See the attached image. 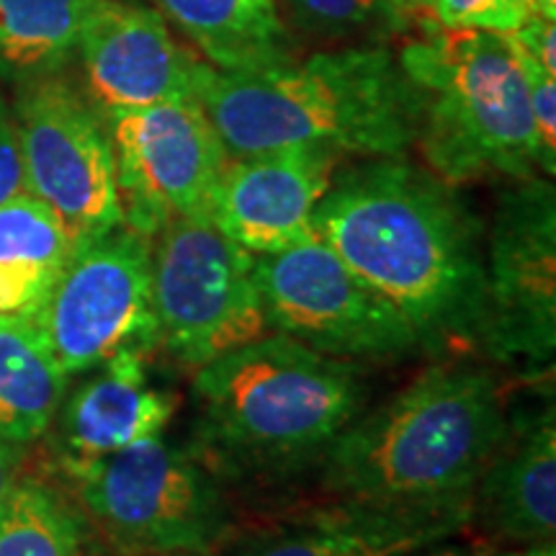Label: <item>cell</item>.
I'll return each instance as SVG.
<instances>
[{
    "instance_id": "1",
    "label": "cell",
    "mask_w": 556,
    "mask_h": 556,
    "mask_svg": "<svg viewBox=\"0 0 556 556\" xmlns=\"http://www.w3.org/2000/svg\"><path fill=\"white\" fill-rule=\"evenodd\" d=\"M317 238L413 325L422 353L479 356L486 325V225L458 186L407 155L336 173Z\"/></svg>"
},
{
    "instance_id": "2",
    "label": "cell",
    "mask_w": 556,
    "mask_h": 556,
    "mask_svg": "<svg viewBox=\"0 0 556 556\" xmlns=\"http://www.w3.org/2000/svg\"><path fill=\"white\" fill-rule=\"evenodd\" d=\"M366 368L268 332L193 371L189 454L225 486L317 469L366 407Z\"/></svg>"
},
{
    "instance_id": "3",
    "label": "cell",
    "mask_w": 556,
    "mask_h": 556,
    "mask_svg": "<svg viewBox=\"0 0 556 556\" xmlns=\"http://www.w3.org/2000/svg\"><path fill=\"white\" fill-rule=\"evenodd\" d=\"M507 402L490 361L438 358L392 400L361 409L319 462V486L377 505L471 507Z\"/></svg>"
},
{
    "instance_id": "4",
    "label": "cell",
    "mask_w": 556,
    "mask_h": 556,
    "mask_svg": "<svg viewBox=\"0 0 556 556\" xmlns=\"http://www.w3.org/2000/svg\"><path fill=\"white\" fill-rule=\"evenodd\" d=\"M199 103L229 157L283 148L397 157L415 148L420 103L384 45L343 47L253 70H208Z\"/></svg>"
},
{
    "instance_id": "5",
    "label": "cell",
    "mask_w": 556,
    "mask_h": 556,
    "mask_svg": "<svg viewBox=\"0 0 556 556\" xmlns=\"http://www.w3.org/2000/svg\"><path fill=\"white\" fill-rule=\"evenodd\" d=\"M397 60L420 103L415 144L438 178L464 186L544 176L526 83L505 34L443 29L430 16Z\"/></svg>"
},
{
    "instance_id": "6",
    "label": "cell",
    "mask_w": 556,
    "mask_h": 556,
    "mask_svg": "<svg viewBox=\"0 0 556 556\" xmlns=\"http://www.w3.org/2000/svg\"><path fill=\"white\" fill-rule=\"evenodd\" d=\"M62 477L114 556H214L238 528L227 486L163 433Z\"/></svg>"
},
{
    "instance_id": "7",
    "label": "cell",
    "mask_w": 556,
    "mask_h": 556,
    "mask_svg": "<svg viewBox=\"0 0 556 556\" xmlns=\"http://www.w3.org/2000/svg\"><path fill=\"white\" fill-rule=\"evenodd\" d=\"M255 255L208 219H176L152 238L157 351L191 368L266 338Z\"/></svg>"
},
{
    "instance_id": "8",
    "label": "cell",
    "mask_w": 556,
    "mask_h": 556,
    "mask_svg": "<svg viewBox=\"0 0 556 556\" xmlns=\"http://www.w3.org/2000/svg\"><path fill=\"white\" fill-rule=\"evenodd\" d=\"M253 274L270 332L358 366L422 353L405 315L319 238L255 255Z\"/></svg>"
},
{
    "instance_id": "9",
    "label": "cell",
    "mask_w": 556,
    "mask_h": 556,
    "mask_svg": "<svg viewBox=\"0 0 556 556\" xmlns=\"http://www.w3.org/2000/svg\"><path fill=\"white\" fill-rule=\"evenodd\" d=\"M479 356L523 379L554 377L556 193L546 176L510 180L486 227V325Z\"/></svg>"
},
{
    "instance_id": "10",
    "label": "cell",
    "mask_w": 556,
    "mask_h": 556,
    "mask_svg": "<svg viewBox=\"0 0 556 556\" xmlns=\"http://www.w3.org/2000/svg\"><path fill=\"white\" fill-rule=\"evenodd\" d=\"M13 101L24 191L65 222L75 245L124 225L106 116L65 73L18 83Z\"/></svg>"
},
{
    "instance_id": "11",
    "label": "cell",
    "mask_w": 556,
    "mask_h": 556,
    "mask_svg": "<svg viewBox=\"0 0 556 556\" xmlns=\"http://www.w3.org/2000/svg\"><path fill=\"white\" fill-rule=\"evenodd\" d=\"M39 330L67 377L127 351L155 353L152 240L119 225L75 248Z\"/></svg>"
},
{
    "instance_id": "12",
    "label": "cell",
    "mask_w": 556,
    "mask_h": 556,
    "mask_svg": "<svg viewBox=\"0 0 556 556\" xmlns=\"http://www.w3.org/2000/svg\"><path fill=\"white\" fill-rule=\"evenodd\" d=\"M109 129L124 225L152 240L176 219L212 222L229 152L197 99L116 114Z\"/></svg>"
},
{
    "instance_id": "13",
    "label": "cell",
    "mask_w": 556,
    "mask_h": 556,
    "mask_svg": "<svg viewBox=\"0 0 556 556\" xmlns=\"http://www.w3.org/2000/svg\"><path fill=\"white\" fill-rule=\"evenodd\" d=\"M75 60L80 88L106 122L165 101H199L201 83L212 70L176 41L155 9L119 0H101L90 13Z\"/></svg>"
},
{
    "instance_id": "14",
    "label": "cell",
    "mask_w": 556,
    "mask_h": 556,
    "mask_svg": "<svg viewBox=\"0 0 556 556\" xmlns=\"http://www.w3.org/2000/svg\"><path fill=\"white\" fill-rule=\"evenodd\" d=\"M471 528V507H407L330 497L235 528L225 556H409Z\"/></svg>"
},
{
    "instance_id": "15",
    "label": "cell",
    "mask_w": 556,
    "mask_h": 556,
    "mask_svg": "<svg viewBox=\"0 0 556 556\" xmlns=\"http://www.w3.org/2000/svg\"><path fill=\"white\" fill-rule=\"evenodd\" d=\"M526 381L528 400L507 402L505 430L471 492V526L490 544L539 546L556 536L554 377Z\"/></svg>"
},
{
    "instance_id": "16",
    "label": "cell",
    "mask_w": 556,
    "mask_h": 556,
    "mask_svg": "<svg viewBox=\"0 0 556 556\" xmlns=\"http://www.w3.org/2000/svg\"><path fill=\"white\" fill-rule=\"evenodd\" d=\"M343 155L328 148H283L229 157L212 199V225L253 255L315 240V212Z\"/></svg>"
},
{
    "instance_id": "17",
    "label": "cell",
    "mask_w": 556,
    "mask_h": 556,
    "mask_svg": "<svg viewBox=\"0 0 556 556\" xmlns=\"http://www.w3.org/2000/svg\"><path fill=\"white\" fill-rule=\"evenodd\" d=\"M144 353L127 351L67 387L52 417L50 448L62 475L88 467L168 428L176 400L152 384Z\"/></svg>"
},
{
    "instance_id": "18",
    "label": "cell",
    "mask_w": 556,
    "mask_h": 556,
    "mask_svg": "<svg viewBox=\"0 0 556 556\" xmlns=\"http://www.w3.org/2000/svg\"><path fill=\"white\" fill-rule=\"evenodd\" d=\"M65 222L21 191L0 204V323L39 325L75 253Z\"/></svg>"
},
{
    "instance_id": "19",
    "label": "cell",
    "mask_w": 556,
    "mask_h": 556,
    "mask_svg": "<svg viewBox=\"0 0 556 556\" xmlns=\"http://www.w3.org/2000/svg\"><path fill=\"white\" fill-rule=\"evenodd\" d=\"M155 11L214 70H253L291 60L278 0H152Z\"/></svg>"
},
{
    "instance_id": "20",
    "label": "cell",
    "mask_w": 556,
    "mask_h": 556,
    "mask_svg": "<svg viewBox=\"0 0 556 556\" xmlns=\"http://www.w3.org/2000/svg\"><path fill=\"white\" fill-rule=\"evenodd\" d=\"M67 384L39 325L0 323V441L29 446L47 435Z\"/></svg>"
},
{
    "instance_id": "21",
    "label": "cell",
    "mask_w": 556,
    "mask_h": 556,
    "mask_svg": "<svg viewBox=\"0 0 556 556\" xmlns=\"http://www.w3.org/2000/svg\"><path fill=\"white\" fill-rule=\"evenodd\" d=\"M0 556H114L78 500L39 477H21L0 510Z\"/></svg>"
},
{
    "instance_id": "22",
    "label": "cell",
    "mask_w": 556,
    "mask_h": 556,
    "mask_svg": "<svg viewBox=\"0 0 556 556\" xmlns=\"http://www.w3.org/2000/svg\"><path fill=\"white\" fill-rule=\"evenodd\" d=\"M101 0H0V80L65 73Z\"/></svg>"
},
{
    "instance_id": "23",
    "label": "cell",
    "mask_w": 556,
    "mask_h": 556,
    "mask_svg": "<svg viewBox=\"0 0 556 556\" xmlns=\"http://www.w3.org/2000/svg\"><path fill=\"white\" fill-rule=\"evenodd\" d=\"M299 29L323 39H361L379 45L407 29V16L394 0H281Z\"/></svg>"
},
{
    "instance_id": "24",
    "label": "cell",
    "mask_w": 556,
    "mask_h": 556,
    "mask_svg": "<svg viewBox=\"0 0 556 556\" xmlns=\"http://www.w3.org/2000/svg\"><path fill=\"white\" fill-rule=\"evenodd\" d=\"M430 16L443 29L513 34L536 11L531 0H433Z\"/></svg>"
},
{
    "instance_id": "25",
    "label": "cell",
    "mask_w": 556,
    "mask_h": 556,
    "mask_svg": "<svg viewBox=\"0 0 556 556\" xmlns=\"http://www.w3.org/2000/svg\"><path fill=\"white\" fill-rule=\"evenodd\" d=\"M24 191V168H21L16 119L11 103L0 93V204Z\"/></svg>"
},
{
    "instance_id": "26",
    "label": "cell",
    "mask_w": 556,
    "mask_h": 556,
    "mask_svg": "<svg viewBox=\"0 0 556 556\" xmlns=\"http://www.w3.org/2000/svg\"><path fill=\"white\" fill-rule=\"evenodd\" d=\"M505 37L531 58H536L546 70L556 73V21L531 16L518 31L505 34Z\"/></svg>"
},
{
    "instance_id": "27",
    "label": "cell",
    "mask_w": 556,
    "mask_h": 556,
    "mask_svg": "<svg viewBox=\"0 0 556 556\" xmlns=\"http://www.w3.org/2000/svg\"><path fill=\"white\" fill-rule=\"evenodd\" d=\"M24 458H26V446L0 441V510H3L13 484H16L21 471H24Z\"/></svg>"
},
{
    "instance_id": "28",
    "label": "cell",
    "mask_w": 556,
    "mask_h": 556,
    "mask_svg": "<svg viewBox=\"0 0 556 556\" xmlns=\"http://www.w3.org/2000/svg\"><path fill=\"white\" fill-rule=\"evenodd\" d=\"M492 552H495V544L490 541H462V536H456L409 556H490Z\"/></svg>"
},
{
    "instance_id": "29",
    "label": "cell",
    "mask_w": 556,
    "mask_h": 556,
    "mask_svg": "<svg viewBox=\"0 0 556 556\" xmlns=\"http://www.w3.org/2000/svg\"><path fill=\"white\" fill-rule=\"evenodd\" d=\"M490 556H556V544H539V546H516L507 552H492Z\"/></svg>"
},
{
    "instance_id": "30",
    "label": "cell",
    "mask_w": 556,
    "mask_h": 556,
    "mask_svg": "<svg viewBox=\"0 0 556 556\" xmlns=\"http://www.w3.org/2000/svg\"><path fill=\"white\" fill-rule=\"evenodd\" d=\"M394 5H397L400 11H405L407 16H422V13H428L430 16V5H433V0H394Z\"/></svg>"
},
{
    "instance_id": "31",
    "label": "cell",
    "mask_w": 556,
    "mask_h": 556,
    "mask_svg": "<svg viewBox=\"0 0 556 556\" xmlns=\"http://www.w3.org/2000/svg\"><path fill=\"white\" fill-rule=\"evenodd\" d=\"M531 3H533V11H536V16L556 21V0H531Z\"/></svg>"
},
{
    "instance_id": "32",
    "label": "cell",
    "mask_w": 556,
    "mask_h": 556,
    "mask_svg": "<svg viewBox=\"0 0 556 556\" xmlns=\"http://www.w3.org/2000/svg\"><path fill=\"white\" fill-rule=\"evenodd\" d=\"M168 556H206V554H168Z\"/></svg>"
}]
</instances>
